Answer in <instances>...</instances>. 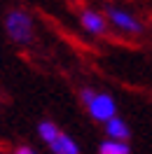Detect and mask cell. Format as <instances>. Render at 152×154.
Returning a JSON list of instances; mask_svg holds the SVG:
<instances>
[{"label": "cell", "mask_w": 152, "mask_h": 154, "mask_svg": "<svg viewBox=\"0 0 152 154\" xmlns=\"http://www.w3.org/2000/svg\"><path fill=\"white\" fill-rule=\"evenodd\" d=\"M14 154H38V152H35V149H30V147H26V145H21V147L14 149Z\"/></svg>", "instance_id": "9"}, {"label": "cell", "mask_w": 152, "mask_h": 154, "mask_svg": "<svg viewBox=\"0 0 152 154\" xmlns=\"http://www.w3.org/2000/svg\"><path fill=\"white\" fill-rule=\"evenodd\" d=\"M5 33L17 45H28L33 40V19L24 10H10L5 14Z\"/></svg>", "instance_id": "2"}, {"label": "cell", "mask_w": 152, "mask_h": 154, "mask_svg": "<svg viewBox=\"0 0 152 154\" xmlns=\"http://www.w3.org/2000/svg\"><path fill=\"white\" fill-rule=\"evenodd\" d=\"M49 147H52L54 154H80L77 143L68 133H59V138L54 140V143H49Z\"/></svg>", "instance_id": "6"}, {"label": "cell", "mask_w": 152, "mask_h": 154, "mask_svg": "<svg viewBox=\"0 0 152 154\" xmlns=\"http://www.w3.org/2000/svg\"><path fill=\"white\" fill-rule=\"evenodd\" d=\"M82 103L87 105V112L91 115V119L96 122H108L117 115V103L110 94H103V91H91V89H84L82 91Z\"/></svg>", "instance_id": "1"}, {"label": "cell", "mask_w": 152, "mask_h": 154, "mask_svg": "<svg viewBox=\"0 0 152 154\" xmlns=\"http://www.w3.org/2000/svg\"><path fill=\"white\" fill-rule=\"evenodd\" d=\"M108 21L112 23L115 28H119L122 33H141L143 30L141 21L136 19L131 12L122 10V7H110L108 10Z\"/></svg>", "instance_id": "3"}, {"label": "cell", "mask_w": 152, "mask_h": 154, "mask_svg": "<svg viewBox=\"0 0 152 154\" xmlns=\"http://www.w3.org/2000/svg\"><path fill=\"white\" fill-rule=\"evenodd\" d=\"M103 126H105V133H108V138L129 140V135H131V131H129V124H126V122H124L119 115H115L112 119H108Z\"/></svg>", "instance_id": "5"}, {"label": "cell", "mask_w": 152, "mask_h": 154, "mask_svg": "<svg viewBox=\"0 0 152 154\" xmlns=\"http://www.w3.org/2000/svg\"><path fill=\"white\" fill-rule=\"evenodd\" d=\"M59 133H61V131H59V126L54 124V122H40V124H38V135L47 145L54 143V140L59 138Z\"/></svg>", "instance_id": "8"}, {"label": "cell", "mask_w": 152, "mask_h": 154, "mask_svg": "<svg viewBox=\"0 0 152 154\" xmlns=\"http://www.w3.org/2000/svg\"><path fill=\"white\" fill-rule=\"evenodd\" d=\"M80 21H82V28H84L87 33H91V35H101V33H105V28H108V21L94 10H84L80 14Z\"/></svg>", "instance_id": "4"}, {"label": "cell", "mask_w": 152, "mask_h": 154, "mask_svg": "<svg viewBox=\"0 0 152 154\" xmlns=\"http://www.w3.org/2000/svg\"><path fill=\"white\" fill-rule=\"evenodd\" d=\"M98 152H101V154H129L131 149H129L126 140H119V138H108V140H103V143H101Z\"/></svg>", "instance_id": "7"}]
</instances>
